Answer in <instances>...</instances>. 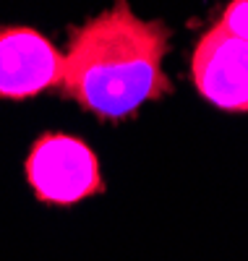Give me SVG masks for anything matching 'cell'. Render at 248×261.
I'll list each match as a JSON object with an SVG mask.
<instances>
[{"mask_svg":"<svg viewBox=\"0 0 248 261\" xmlns=\"http://www.w3.org/2000/svg\"><path fill=\"white\" fill-rule=\"evenodd\" d=\"M172 32L160 18H141L128 0L68 32L58 92L102 123L133 118L146 102L172 94L162 63Z\"/></svg>","mask_w":248,"mask_h":261,"instance_id":"6da1fadb","label":"cell"},{"mask_svg":"<svg viewBox=\"0 0 248 261\" xmlns=\"http://www.w3.org/2000/svg\"><path fill=\"white\" fill-rule=\"evenodd\" d=\"M24 175L34 199L47 206H76L107 188L97 151L63 130H44L32 141Z\"/></svg>","mask_w":248,"mask_h":261,"instance_id":"7a4b0ae2","label":"cell"},{"mask_svg":"<svg viewBox=\"0 0 248 261\" xmlns=\"http://www.w3.org/2000/svg\"><path fill=\"white\" fill-rule=\"evenodd\" d=\"M191 81L217 110L248 113V42L219 24L209 27L191 53Z\"/></svg>","mask_w":248,"mask_h":261,"instance_id":"3957f363","label":"cell"},{"mask_svg":"<svg viewBox=\"0 0 248 261\" xmlns=\"http://www.w3.org/2000/svg\"><path fill=\"white\" fill-rule=\"evenodd\" d=\"M63 81V53L32 27H0V99L21 102Z\"/></svg>","mask_w":248,"mask_h":261,"instance_id":"277c9868","label":"cell"},{"mask_svg":"<svg viewBox=\"0 0 248 261\" xmlns=\"http://www.w3.org/2000/svg\"><path fill=\"white\" fill-rule=\"evenodd\" d=\"M217 24L222 29H228L230 34H235L238 39L248 42V0H230L222 8Z\"/></svg>","mask_w":248,"mask_h":261,"instance_id":"5b68a950","label":"cell"}]
</instances>
